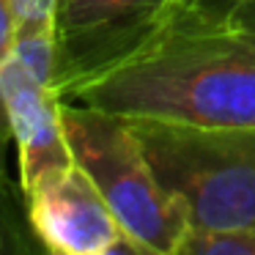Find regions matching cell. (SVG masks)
I'll return each instance as SVG.
<instances>
[{"label":"cell","mask_w":255,"mask_h":255,"mask_svg":"<svg viewBox=\"0 0 255 255\" xmlns=\"http://www.w3.org/2000/svg\"><path fill=\"white\" fill-rule=\"evenodd\" d=\"M195 0H55L52 91L74 88L132 61L192 17Z\"/></svg>","instance_id":"obj_4"},{"label":"cell","mask_w":255,"mask_h":255,"mask_svg":"<svg viewBox=\"0 0 255 255\" xmlns=\"http://www.w3.org/2000/svg\"><path fill=\"white\" fill-rule=\"evenodd\" d=\"M127 121L255 127V39L184 19L148 50L66 96Z\"/></svg>","instance_id":"obj_1"},{"label":"cell","mask_w":255,"mask_h":255,"mask_svg":"<svg viewBox=\"0 0 255 255\" xmlns=\"http://www.w3.org/2000/svg\"><path fill=\"white\" fill-rule=\"evenodd\" d=\"M28 225L55 255H140L85 170L74 162L44 173L25 192Z\"/></svg>","instance_id":"obj_5"},{"label":"cell","mask_w":255,"mask_h":255,"mask_svg":"<svg viewBox=\"0 0 255 255\" xmlns=\"http://www.w3.org/2000/svg\"><path fill=\"white\" fill-rule=\"evenodd\" d=\"M242 3L247 0H195L189 19L198 25H228V19Z\"/></svg>","instance_id":"obj_9"},{"label":"cell","mask_w":255,"mask_h":255,"mask_svg":"<svg viewBox=\"0 0 255 255\" xmlns=\"http://www.w3.org/2000/svg\"><path fill=\"white\" fill-rule=\"evenodd\" d=\"M55 0H14V17L17 25L22 22H47L52 19Z\"/></svg>","instance_id":"obj_10"},{"label":"cell","mask_w":255,"mask_h":255,"mask_svg":"<svg viewBox=\"0 0 255 255\" xmlns=\"http://www.w3.org/2000/svg\"><path fill=\"white\" fill-rule=\"evenodd\" d=\"M8 143H0V198H8V192H11V184H8V176L6 170H3V148H6Z\"/></svg>","instance_id":"obj_13"},{"label":"cell","mask_w":255,"mask_h":255,"mask_svg":"<svg viewBox=\"0 0 255 255\" xmlns=\"http://www.w3.org/2000/svg\"><path fill=\"white\" fill-rule=\"evenodd\" d=\"M14 30H17V17H14V0H0V63L11 55L14 47Z\"/></svg>","instance_id":"obj_11"},{"label":"cell","mask_w":255,"mask_h":255,"mask_svg":"<svg viewBox=\"0 0 255 255\" xmlns=\"http://www.w3.org/2000/svg\"><path fill=\"white\" fill-rule=\"evenodd\" d=\"M0 94L11 124V140L17 143L19 189L25 195L44 173L74 162L61 124V96L30 77L14 55L0 63Z\"/></svg>","instance_id":"obj_6"},{"label":"cell","mask_w":255,"mask_h":255,"mask_svg":"<svg viewBox=\"0 0 255 255\" xmlns=\"http://www.w3.org/2000/svg\"><path fill=\"white\" fill-rule=\"evenodd\" d=\"M189 231L255 228V127L129 121Z\"/></svg>","instance_id":"obj_2"},{"label":"cell","mask_w":255,"mask_h":255,"mask_svg":"<svg viewBox=\"0 0 255 255\" xmlns=\"http://www.w3.org/2000/svg\"><path fill=\"white\" fill-rule=\"evenodd\" d=\"M61 124L74 165L94 181L140 255H181L189 217L154 176L127 118L61 99Z\"/></svg>","instance_id":"obj_3"},{"label":"cell","mask_w":255,"mask_h":255,"mask_svg":"<svg viewBox=\"0 0 255 255\" xmlns=\"http://www.w3.org/2000/svg\"><path fill=\"white\" fill-rule=\"evenodd\" d=\"M228 25H233V28L244 30L247 36H253V39H255V0H247V3H242V6L233 11V17L228 19Z\"/></svg>","instance_id":"obj_12"},{"label":"cell","mask_w":255,"mask_h":255,"mask_svg":"<svg viewBox=\"0 0 255 255\" xmlns=\"http://www.w3.org/2000/svg\"><path fill=\"white\" fill-rule=\"evenodd\" d=\"M11 55L22 63V69L41 85L52 88V66H55V36L52 19L47 22H22L14 30Z\"/></svg>","instance_id":"obj_7"},{"label":"cell","mask_w":255,"mask_h":255,"mask_svg":"<svg viewBox=\"0 0 255 255\" xmlns=\"http://www.w3.org/2000/svg\"><path fill=\"white\" fill-rule=\"evenodd\" d=\"M181 255H255V228L189 231Z\"/></svg>","instance_id":"obj_8"}]
</instances>
